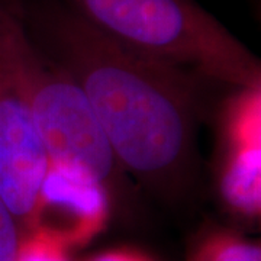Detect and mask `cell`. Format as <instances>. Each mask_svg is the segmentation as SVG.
<instances>
[{"instance_id": "obj_1", "label": "cell", "mask_w": 261, "mask_h": 261, "mask_svg": "<svg viewBox=\"0 0 261 261\" xmlns=\"http://www.w3.org/2000/svg\"><path fill=\"white\" fill-rule=\"evenodd\" d=\"M13 2L31 37L83 90L122 170L160 195H183L195 180L207 83L118 44L64 0Z\"/></svg>"}, {"instance_id": "obj_2", "label": "cell", "mask_w": 261, "mask_h": 261, "mask_svg": "<svg viewBox=\"0 0 261 261\" xmlns=\"http://www.w3.org/2000/svg\"><path fill=\"white\" fill-rule=\"evenodd\" d=\"M130 51L207 84L260 90L261 64L195 0H64Z\"/></svg>"}, {"instance_id": "obj_7", "label": "cell", "mask_w": 261, "mask_h": 261, "mask_svg": "<svg viewBox=\"0 0 261 261\" xmlns=\"http://www.w3.org/2000/svg\"><path fill=\"white\" fill-rule=\"evenodd\" d=\"M67 248L53 233L35 229L20 235L15 261H70Z\"/></svg>"}, {"instance_id": "obj_5", "label": "cell", "mask_w": 261, "mask_h": 261, "mask_svg": "<svg viewBox=\"0 0 261 261\" xmlns=\"http://www.w3.org/2000/svg\"><path fill=\"white\" fill-rule=\"evenodd\" d=\"M229 149L219 174V192L233 215L260 218V115L247 111L229 116Z\"/></svg>"}, {"instance_id": "obj_4", "label": "cell", "mask_w": 261, "mask_h": 261, "mask_svg": "<svg viewBox=\"0 0 261 261\" xmlns=\"http://www.w3.org/2000/svg\"><path fill=\"white\" fill-rule=\"evenodd\" d=\"M49 170L28 103L0 51V197L22 233L37 228Z\"/></svg>"}, {"instance_id": "obj_9", "label": "cell", "mask_w": 261, "mask_h": 261, "mask_svg": "<svg viewBox=\"0 0 261 261\" xmlns=\"http://www.w3.org/2000/svg\"><path fill=\"white\" fill-rule=\"evenodd\" d=\"M90 261H149L141 254L132 251H111L100 254Z\"/></svg>"}, {"instance_id": "obj_6", "label": "cell", "mask_w": 261, "mask_h": 261, "mask_svg": "<svg viewBox=\"0 0 261 261\" xmlns=\"http://www.w3.org/2000/svg\"><path fill=\"white\" fill-rule=\"evenodd\" d=\"M187 261H261V248L231 231H211L195 244Z\"/></svg>"}, {"instance_id": "obj_8", "label": "cell", "mask_w": 261, "mask_h": 261, "mask_svg": "<svg viewBox=\"0 0 261 261\" xmlns=\"http://www.w3.org/2000/svg\"><path fill=\"white\" fill-rule=\"evenodd\" d=\"M20 228L0 197V261H15L20 241Z\"/></svg>"}, {"instance_id": "obj_3", "label": "cell", "mask_w": 261, "mask_h": 261, "mask_svg": "<svg viewBox=\"0 0 261 261\" xmlns=\"http://www.w3.org/2000/svg\"><path fill=\"white\" fill-rule=\"evenodd\" d=\"M0 51L25 96L51 168L115 197L125 171L83 90L31 37L13 0H0Z\"/></svg>"}]
</instances>
